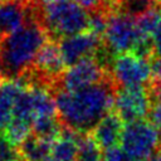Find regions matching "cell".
<instances>
[{
	"instance_id": "obj_1",
	"label": "cell",
	"mask_w": 161,
	"mask_h": 161,
	"mask_svg": "<svg viewBox=\"0 0 161 161\" xmlns=\"http://www.w3.org/2000/svg\"><path fill=\"white\" fill-rule=\"evenodd\" d=\"M117 89V84L109 77L84 88L57 91L54 98L63 127L82 135L92 132L113 108Z\"/></svg>"
},
{
	"instance_id": "obj_22",
	"label": "cell",
	"mask_w": 161,
	"mask_h": 161,
	"mask_svg": "<svg viewBox=\"0 0 161 161\" xmlns=\"http://www.w3.org/2000/svg\"><path fill=\"white\" fill-rule=\"evenodd\" d=\"M3 38H4V35L1 34V31H0V44H1V40H3Z\"/></svg>"
},
{
	"instance_id": "obj_15",
	"label": "cell",
	"mask_w": 161,
	"mask_h": 161,
	"mask_svg": "<svg viewBox=\"0 0 161 161\" xmlns=\"http://www.w3.org/2000/svg\"><path fill=\"white\" fill-rule=\"evenodd\" d=\"M101 147L94 138L88 135H80L78 161H101Z\"/></svg>"
},
{
	"instance_id": "obj_3",
	"label": "cell",
	"mask_w": 161,
	"mask_h": 161,
	"mask_svg": "<svg viewBox=\"0 0 161 161\" xmlns=\"http://www.w3.org/2000/svg\"><path fill=\"white\" fill-rule=\"evenodd\" d=\"M34 14L53 40L89 30L91 15L73 0H54L50 3L34 0Z\"/></svg>"
},
{
	"instance_id": "obj_2",
	"label": "cell",
	"mask_w": 161,
	"mask_h": 161,
	"mask_svg": "<svg viewBox=\"0 0 161 161\" xmlns=\"http://www.w3.org/2000/svg\"><path fill=\"white\" fill-rule=\"evenodd\" d=\"M49 39L45 29L34 14V1L30 3L29 16L23 26L5 35L0 44V78L19 79L34 65L35 58Z\"/></svg>"
},
{
	"instance_id": "obj_20",
	"label": "cell",
	"mask_w": 161,
	"mask_h": 161,
	"mask_svg": "<svg viewBox=\"0 0 161 161\" xmlns=\"http://www.w3.org/2000/svg\"><path fill=\"white\" fill-rule=\"evenodd\" d=\"M148 161H161V147L150 157V160Z\"/></svg>"
},
{
	"instance_id": "obj_4",
	"label": "cell",
	"mask_w": 161,
	"mask_h": 161,
	"mask_svg": "<svg viewBox=\"0 0 161 161\" xmlns=\"http://www.w3.org/2000/svg\"><path fill=\"white\" fill-rule=\"evenodd\" d=\"M102 43L112 59L123 53H135L147 59L153 54L152 39L142 36L136 19L125 14H108Z\"/></svg>"
},
{
	"instance_id": "obj_17",
	"label": "cell",
	"mask_w": 161,
	"mask_h": 161,
	"mask_svg": "<svg viewBox=\"0 0 161 161\" xmlns=\"http://www.w3.org/2000/svg\"><path fill=\"white\" fill-rule=\"evenodd\" d=\"M73 1L89 13H94V11L107 13L109 4V0H73Z\"/></svg>"
},
{
	"instance_id": "obj_18",
	"label": "cell",
	"mask_w": 161,
	"mask_h": 161,
	"mask_svg": "<svg viewBox=\"0 0 161 161\" xmlns=\"http://www.w3.org/2000/svg\"><path fill=\"white\" fill-rule=\"evenodd\" d=\"M132 158L128 156V153L119 147H112L106 150L103 155V161H131Z\"/></svg>"
},
{
	"instance_id": "obj_26",
	"label": "cell",
	"mask_w": 161,
	"mask_h": 161,
	"mask_svg": "<svg viewBox=\"0 0 161 161\" xmlns=\"http://www.w3.org/2000/svg\"><path fill=\"white\" fill-rule=\"evenodd\" d=\"M0 82H1V78H0Z\"/></svg>"
},
{
	"instance_id": "obj_8",
	"label": "cell",
	"mask_w": 161,
	"mask_h": 161,
	"mask_svg": "<svg viewBox=\"0 0 161 161\" xmlns=\"http://www.w3.org/2000/svg\"><path fill=\"white\" fill-rule=\"evenodd\" d=\"M112 77L111 73L94 58H86L68 68L63 73L57 86V91L59 89H79L96 83H99L107 78Z\"/></svg>"
},
{
	"instance_id": "obj_5",
	"label": "cell",
	"mask_w": 161,
	"mask_h": 161,
	"mask_svg": "<svg viewBox=\"0 0 161 161\" xmlns=\"http://www.w3.org/2000/svg\"><path fill=\"white\" fill-rule=\"evenodd\" d=\"M161 131L150 121L140 119L123 128L121 145L133 160L150 158L161 147Z\"/></svg>"
},
{
	"instance_id": "obj_13",
	"label": "cell",
	"mask_w": 161,
	"mask_h": 161,
	"mask_svg": "<svg viewBox=\"0 0 161 161\" xmlns=\"http://www.w3.org/2000/svg\"><path fill=\"white\" fill-rule=\"evenodd\" d=\"M80 135L64 128L60 136L52 143V158L57 161H78Z\"/></svg>"
},
{
	"instance_id": "obj_25",
	"label": "cell",
	"mask_w": 161,
	"mask_h": 161,
	"mask_svg": "<svg viewBox=\"0 0 161 161\" xmlns=\"http://www.w3.org/2000/svg\"><path fill=\"white\" fill-rule=\"evenodd\" d=\"M1 1H5V0H0V3H1Z\"/></svg>"
},
{
	"instance_id": "obj_23",
	"label": "cell",
	"mask_w": 161,
	"mask_h": 161,
	"mask_svg": "<svg viewBox=\"0 0 161 161\" xmlns=\"http://www.w3.org/2000/svg\"><path fill=\"white\" fill-rule=\"evenodd\" d=\"M47 161H57V160H54V158H52V157H49Z\"/></svg>"
},
{
	"instance_id": "obj_7",
	"label": "cell",
	"mask_w": 161,
	"mask_h": 161,
	"mask_svg": "<svg viewBox=\"0 0 161 161\" xmlns=\"http://www.w3.org/2000/svg\"><path fill=\"white\" fill-rule=\"evenodd\" d=\"M152 99L148 88L126 87L118 88L114 97V112L123 122L131 123L145 119L150 113Z\"/></svg>"
},
{
	"instance_id": "obj_12",
	"label": "cell",
	"mask_w": 161,
	"mask_h": 161,
	"mask_svg": "<svg viewBox=\"0 0 161 161\" xmlns=\"http://www.w3.org/2000/svg\"><path fill=\"white\" fill-rule=\"evenodd\" d=\"M29 84L25 77L19 79H5L0 82V131L5 130L13 118L16 98Z\"/></svg>"
},
{
	"instance_id": "obj_14",
	"label": "cell",
	"mask_w": 161,
	"mask_h": 161,
	"mask_svg": "<svg viewBox=\"0 0 161 161\" xmlns=\"http://www.w3.org/2000/svg\"><path fill=\"white\" fill-rule=\"evenodd\" d=\"M18 150L23 161H47L52 152V143L31 133Z\"/></svg>"
},
{
	"instance_id": "obj_9",
	"label": "cell",
	"mask_w": 161,
	"mask_h": 161,
	"mask_svg": "<svg viewBox=\"0 0 161 161\" xmlns=\"http://www.w3.org/2000/svg\"><path fill=\"white\" fill-rule=\"evenodd\" d=\"M102 44V38L89 30L59 40L62 57L68 67L86 58L96 57Z\"/></svg>"
},
{
	"instance_id": "obj_10",
	"label": "cell",
	"mask_w": 161,
	"mask_h": 161,
	"mask_svg": "<svg viewBox=\"0 0 161 161\" xmlns=\"http://www.w3.org/2000/svg\"><path fill=\"white\" fill-rule=\"evenodd\" d=\"M31 0H5L0 3V31L5 36L24 25Z\"/></svg>"
},
{
	"instance_id": "obj_16",
	"label": "cell",
	"mask_w": 161,
	"mask_h": 161,
	"mask_svg": "<svg viewBox=\"0 0 161 161\" xmlns=\"http://www.w3.org/2000/svg\"><path fill=\"white\" fill-rule=\"evenodd\" d=\"M19 150L4 133H0V161H19Z\"/></svg>"
},
{
	"instance_id": "obj_11",
	"label": "cell",
	"mask_w": 161,
	"mask_h": 161,
	"mask_svg": "<svg viewBox=\"0 0 161 161\" xmlns=\"http://www.w3.org/2000/svg\"><path fill=\"white\" fill-rule=\"evenodd\" d=\"M123 121L116 112H109L104 116L92 131V137L99 145L101 148L108 150L116 147L121 142L123 133Z\"/></svg>"
},
{
	"instance_id": "obj_21",
	"label": "cell",
	"mask_w": 161,
	"mask_h": 161,
	"mask_svg": "<svg viewBox=\"0 0 161 161\" xmlns=\"http://www.w3.org/2000/svg\"><path fill=\"white\" fill-rule=\"evenodd\" d=\"M39 3H50V1H54V0H36Z\"/></svg>"
},
{
	"instance_id": "obj_19",
	"label": "cell",
	"mask_w": 161,
	"mask_h": 161,
	"mask_svg": "<svg viewBox=\"0 0 161 161\" xmlns=\"http://www.w3.org/2000/svg\"><path fill=\"white\" fill-rule=\"evenodd\" d=\"M152 44H153V55L161 57V16L152 35Z\"/></svg>"
},
{
	"instance_id": "obj_6",
	"label": "cell",
	"mask_w": 161,
	"mask_h": 161,
	"mask_svg": "<svg viewBox=\"0 0 161 161\" xmlns=\"http://www.w3.org/2000/svg\"><path fill=\"white\" fill-rule=\"evenodd\" d=\"M109 73L118 88L143 87L151 82V63L135 53H123L112 59Z\"/></svg>"
},
{
	"instance_id": "obj_24",
	"label": "cell",
	"mask_w": 161,
	"mask_h": 161,
	"mask_svg": "<svg viewBox=\"0 0 161 161\" xmlns=\"http://www.w3.org/2000/svg\"><path fill=\"white\" fill-rule=\"evenodd\" d=\"M133 161H146V160H133Z\"/></svg>"
}]
</instances>
